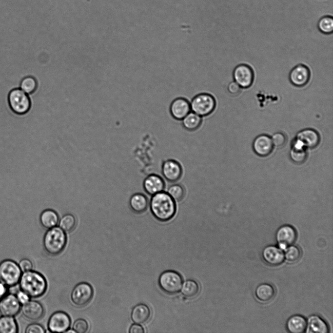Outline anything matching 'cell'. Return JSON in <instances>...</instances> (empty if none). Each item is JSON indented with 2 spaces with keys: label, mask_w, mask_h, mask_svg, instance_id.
<instances>
[{
  "label": "cell",
  "mask_w": 333,
  "mask_h": 333,
  "mask_svg": "<svg viewBox=\"0 0 333 333\" xmlns=\"http://www.w3.org/2000/svg\"><path fill=\"white\" fill-rule=\"evenodd\" d=\"M16 296L20 304H24L30 300L29 296L21 290H18L16 293Z\"/></svg>",
  "instance_id": "60d3db41"
},
{
  "label": "cell",
  "mask_w": 333,
  "mask_h": 333,
  "mask_svg": "<svg viewBox=\"0 0 333 333\" xmlns=\"http://www.w3.org/2000/svg\"><path fill=\"white\" fill-rule=\"evenodd\" d=\"M20 309V303L16 295L10 294L4 296L0 301V313L2 315L14 316Z\"/></svg>",
  "instance_id": "9a60e30c"
},
{
  "label": "cell",
  "mask_w": 333,
  "mask_h": 333,
  "mask_svg": "<svg viewBox=\"0 0 333 333\" xmlns=\"http://www.w3.org/2000/svg\"><path fill=\"white\" fill-rule=\"evenodd\" d=\"M59 221L58 214L52 209H46L39 215L40 223L45 229H49L56 226Z\"/></svg>",
  "instance_id": "d4e9b609"
},
{
  "label": "cell",
  "mask_w": 333,
  "mask_h": 333,
  "mask_svg": "<svg viewBox=\"0 0 333 333\" xmlns=\"http://www.w3.org/2000/svg\"><path fill=\"white\" fill-rule=\"evenodd\" d=\"M319 30L324 34H330L333 31V19L331 16L321 18L317 23Z\"/></svg>",
  "instance_id": "d6a6232c"
},
{
  "label": "cell",
  "mask_w": 333,
  "mask_h": 333,
  "mask_svg": "<svg viewBox=\"0 0 333 333\" xmlns=\"http://www.w3.org/2000/svg\"><path fill=\"white\" fill-rule=\"evenodd\" d=\"M274 145L271 138L266 135L258 136L254 139L253 148L255 153L260 157L269 155L273 150Z\"/></svg>",
  "instance_id": "e0dca14e"
},
{
  "label": "cell",
  "mask_w": 333,
  "mask_h": 333,
  "mask_svg": "<svg viewBox=\"0 0 333 333\" xmlns=\"http://www.w3.org/2000/svg\"><path fill=\"white\" fill-rule=\"evenodd\" d=\"M71 325V319L67 313L62 311L53 313L48 321V329L52 333H63L67 331Z\"/></svg>",
  "instance_id": "30bf717a"
},
{
  "label": "cell",
  "mask_w": 333,
  "mask_h": 333,
  "mask_svg": "<svg viewBox=\"0 0 333 333\" xmlns=\"http://www.w3.org/2000/svg\"><path fill=\"white\" fill-rule=\"evenodd\" d=\"M20 290L30 297H39L45 293L47 284L45 277L39 273L28 271L21 274L19 281Z\"/></svg>",
  "instance_id": "7a4b0ae2"
},
{
  "label": "cell",
  "mask_w": 333,
  "mask_h": 333,
  "mask_svg": "<svg viewBox=\"0 0 333 333\" xmlns=\"http://www.w3.org/2000/svg\"><path fill=\"white\" fill-rule=\"evenodd\" d=\"M149 205L153 215L162 222L170 220L176 213L175 201L167 192L162 191L152 196Z\"/></svg>",
  "instance_id": "6da1fadb"
},
{
  "label": "cell",
  "mask_w": 333,
  "mask_h": 333,
  "mask_svg": "<svg viewBox=\"0 0 333 333\" xmlns=\"http://www.w3.org/2000/svg\"><path fill=\"white\" fill-rule=\"evenodd\" d=\"M307 333H328L329 327L321 317L313 314L309 317L305 331Z\"/></svg>",
  "instance_id": "7402d4cb"
},
{
  "label": "cell",
  "mask_w": 333,
  "mask_h": 333,
  "mask_svg": "<svg viewBox=\"0 0 333 333\" xmlns=\"http://www.w3.org/2000/svg\"><path fill=\"white\" fill-rule=\"evenodd\" d=\"M129 332L130 333H144L145 331L141 326L136 323L131 326Z\"/></svg>",
  "instance_id": "b9f144b4"
},
{
  "label": "cell",
  "mask_w": 333,
  "mask_h": 333,
  "mask_svg": "<svg viewBox=\"0 0 333 333\" xmlns=\"http://www.w3.org/2000/svg\"><path fill=\"white\" fill-rule=\"evenodd\" d=\"M26 333H45L44 328L38 323H32L29 325L25 329Z\"/></svg>",
  "instance_id": "74e56055"
},
{
  "label": "cell",
  "mask_w": 333,
  "mask_h": 333,
  "mask_svg": "<svg viewBox=\"0 0 333 333\" xmlns=\"http://www.w3.org/2000/svg\"><path fill=\"white\" fill-rule=\"evenodd\" d=\"M182 286V294L186 297L192 298L196 296L199 291L198 284L193 280L189 279L185 281Z\"/></svg>",
  "instance_id": "f546056e"
},
{
  "label": "cell",
  "mask_w": 333,
  "mask_h": 333,
  "mask_svg": "<svg viewBox=\"0 0 333 333\" xmlns=\"http://www.w3.org/2000/svg\"><path fill=\"white\" fill-rule=\"evenodd\" d=\"M167 193L175 201H180L184 198L185 192L181 185L175 184L169 187Z\"/></svg>",
  "instance_id": "836d02e7"
},
{
  "label": "cell",
  "mask_w": 333,
  "mask_h": 333,
  "mask_svg": "<svg viewBox=\"0 0 333 333\" xmlns=\"http://www.w3.org/2000/svg\"><path fill=\"white\" fill-rule=\"evenodd\" d=\"M88 328L87 322L82 318L76 320L73 325V330L77 333H85L88 331Z\"/></svg>",
  "instance_id": "d590c367"
},
{
  "label": "cell",
  "mask_w": 333,
  "mask_h": 333,
  "mask_svg": "<svg viewBox=\"0 0 333 333\" xmlns=\"http://www.w3.org/2000/svg\"><path fill=\"white\" fill-rule=\"evenodd\" d=\"M182 120L183 127L190 131L197 129L202 122L201 117L194 112H190Z\"/></svg>",
  "instance_id": "83f0119b"
},
{
  "label": "cell",
  "mask_w": 333,
  "mask_h": 333,
  "mask_svg": "<svg viewBox=\"0 0 333 333\" xmlns=\"http://www.w3.org/2000/svg\"><path fill=\"white\" fill-rule=\"evenodd\" d=\"M275 294L274 288L268 283L259 285L255 289V295L260 301L267 302L271 300Z\"/></svg>",
  "instance_id": "484cf974"
},
{
  "label": "cell",
  "mask_w": 333,
  "mask_h": 333,
  "mask_svg": "<svg viewBox=\"0 0 333 333\" xmlns=\"http://www.w3.org/2000/svg\"><path fill=\"white\" fill-rule=\"evenodd\" d=\"M129 205L134 213L141 214L147 210L149 205V201L144 194L136 193L130 197Z\"/></svg>",
  "instance_id": "cb8c5ba5"
},
{
  "label": "cell",
  "mask_w": 333,
  "mask_h": 333,
  "mask_svg": "<svg viewBox=\"0 0 333 333\" xmlns=\"http://www.w3.org/2000/svg\"><path fill=\"white\" fill-rule=\"evenodd\" d=\"M17 323L13 316L3 315L0 317V333L18 332Z\"/></svg>",
  "instance_id": "f1b7e54d"
},
{
  "label": "cell",
  "mask_w": 333,
  "mask_h": 333,
  "mask_svg": "<svg viewBox=\"0 0 333 333\" xmlns=\"http://www.w3.org/2000/svg\"><path fill=\"white\" fill-rule=\"evenodd\" d=\"M143 188L148 194L153 196L163 191L165 188V182L159 176L151 174L144 179Z\"/></svg>",
  "instance_id": "d6986e66"
},
{
  "label": "cell",
  "mask_w": 333,
  "mask_h": 333,
  "mask_svg": "<svg viewBox=\"0 0 333 333\" xmlns=\"http://www.w3.org/2000/svg\"><path fill=\"white\" fill-rule=\"evenodd\" d=\"M21 271L16 262L6 259L0 263V281L6 286L12 287L19 282Z\"/></svg>",
  "instance_id": "5b68a950"
},
{
  "label": "cell",
  "mask_w": 333,
  "mask_h": 333,
  "mask_svg": "<svg viewBox=\"0 0 333 333\" xmlns=\"http://www.w3.org/2000/svg\"><path fill=\"white\" fill-rule=\"evenodd\" d=\"M151 314L149 307L146 304L140 303L135 306L131 312V318L135 323L142 324L147 322Z\"/></svg>",
  "instance_id": "44dd1931"
},
{
  "label": "cell",
  "mask_w": 333,
  "mask_h": 333,
  "mask_svg": "<svg viewBox=\"0 0 333 333\" xmlns=\"http://www.w3.org/2000/svg\"><path fill=\"white\" fill-rule=\"evenodd\" d=\"M59 227L65 232H70L75 227L76 219L72 214H67L64 215L59 221Z\"/></svg>",
  "instance_id": "1f68e13d"
},
{
  "label": "cell",
  "mask_w": 333,
  "mask_h": 333,
  "mask_svg": "<svg viewBox=\"0 0 333 333\" xmlns=\"http://www.w3.org/2000/svg\"><path fill=\"white\" fill-rule=\"evenodd\" d=\"M215 106L214 97L208 93H201L196 95L190 103L191 110L200 117H205L211 114Z\"/></svg>",
  "instance_id": "52a82bcc"
},
{
  "label": "cell",
  "mask_w": 333,
  "mask_h": 333,
  "mask_svg": "<svg viewBox=\"0 0 333 333\" xmlns=\"http://www.w3.org/2000/svg\"><path fill=\"white\" fill-rule=\"evenodd\" d=\"M8 101L11 109L18 115H23L31 108V102L28 95L20 88L14 89L9 92Z\"/></svg>",
  "instance_id": "277c9868"
},
{
  "label": "cell",
  "mask_w": 333,
  "mask_h": 333,
  "mask_svg": "<svg viewBox=\"0 0 333 333\" xmlns=\"http://www.w3.org/2000/svg\"><path fill=\"white\" fill-rule=\"evenodd\" d=\"M19 266L21 271L23 272L31 270L33 268L32 262L27 258L22 259L20 261Z\"/></svg>",
  "instance_id": "ab89813d"
},
{
  "label": "cell",
  "mask_w": 333,
  "mask_h": 333,
  "mask_svg": "<svg viewBox=\"0 0 333 333\" xmlns=\"http://www.w3.org/2000/svg\"><path fill=\"white\" fill-rule=\"evenodd\" d=\"M320 136L315 130L306 128L298 132L295 140L305 148H314L320 142Z\"/></svg>",
  "instance_id": "4fadbf2b"
},
{
  "label": "cell",
  "mask_w": 333,
  "mask_h": 333,
  "mask_svg": "<svg viewBox=\"0 0 333 333\" xmlns=\"http://www.w3.org/2000/svg\"><path fill=\"white\" fill-rule=\"evenodd\" d=\"M287 330L292 333H302L305 332L307 327L306 319L300 315H294L287 320Z\"/></svg>",
  "instance_id": "603a6c76"
},
{
  "label": "cell",
  "mask_w": 333,
  "mask_h": 333,
  "mask_svg": "<svg viewBox=\"0 0 333 333\" xmlns=\"http://www.w3.org/2000/svg\"><path fill=\"white\" fill-rule=\"evenodd\" d=\"M183 284L180 274L173 270H168L161 274L158 278V285L165 293L170 294L180 292Z\"/></svg>",
  "instance_id": "8992f818"
},
{
  "label": "cell",
  "mask_w": 333,
  "mask_h": 333,
  "mask_svg": "<svg viewBox=\"0 0 333 333\" xmlns=\"http://www.w3.org/2000/svg\"><path fill=\"white\" fill-rule=\"evenodd\" d=\"M262 256L267 264L273 266L281 264L285 259L284 253L282 250L272 245L264 248Z\"/></svg>",
  "instance_id": "2e32d148"
},
{
  "label": "cell",
  "mask_w": 333,
  "mask_h": 333,
  "mask_svg": "<svg viewBox=\"0 0 333 333\" xmlns=\"http://www.w3.org/2000/svg\"><path fill=\"white\" fill-rule=\"evenodd\" d=\"M311 71L308 66L298 64L294 67L289 74V80L294 86L302 87L306 85L310 80Z\"/></svg>",
  "instance_id": "8fae6325"
},
{
  "label": "cell",
  "mask_w": 333,
  "mask_h": 333,
  "mask_svg": "<svg viewBox=\"0 0 333 333\" xmlns=\"http://www.w3.org/2000/svg\"><path fill=\"white\" fill-rule=\"evenodd\" d=\"M38 87L37 80L33 77L27 76L24 78L20 81V88L27 94L34 93Z\"/></svg>",
  "instance_id": "4dcf8cb0"
},
{
  "label": "cell",
  "mask_w": 333,
  "mask_h": 333,
  "mask_svg": "<svg viewBox=\"0 0 333 333\" xmlns=\"http://www.w3.org/2000/svg\"><path fill=\"white\" fill-rule=\"evenodd\" d=\"M271 139L273 145L277 147H282L286 141L285 136L280 132L276 133L273 135Z\"/></svg>",
  "instance_id": "8d00e7d4"
},
{
  "label": "cell",
  "mask_w": 333,
  "mask_h": 333,
  "mask_svg": "<svg viewBox=\"0 0 333 333\" xmlns=\"http://www.w3.org/2000/svg\"><path fill=\"white\" fill-rule=\"evenodd\" d=\"M241 89L240 86L235 81L229 83L227 87L229 93L233 96L238 95L241 92Z\"/></svg>",
  "instance_id": "f35d334b"
},
{
  "label": "cell",
  "mask_w": 333,
  "mask_h": 333,
  "mask_svg": "<svg viewBox=\"0 0 333 333\" xmlns=\"http://www.w3.org/2000/svg\"><path fill=\"white\" fill-rule=\"evenodd\" d=\"M285 250L284 256L288 262L294 263L298 261L300 258L301 252L298 247L292 245Z\"/></svg>",
  "instance_id": "e575fe53"
},
{
  "label": "cell",
  "mask_w": 333,
  "mask_h": 333,
  "mask_svg": "<svg viewBox=\"0 0 333 333\" xmlns=\"http://www.w3.org/2000/svg\"><path fill=\"white\" fill-rule=\"evenodd\" d=\"M93 295V289L91 285L86 282H81L74 287L70 298L74 305L81 307L91 301Z\"/></svg>",
  "instance_id": "ba28073f"
},
{
  "label": "cell",
  "mask_w": 333,
  "mask_h": 333,
  "mask_svg": "<svg viewBox=\"0 0 333 333\" xmlns=\"http://www.w3.org/2000/svg\"><path fill=\"white\" fill-rule=\"evenodd\" d=\"M6 293V286L0 281V300L5 296Z\"/></svg>",
  "instance_id": "7bdbcfd3"
},
{
  "label": "cell",
  "mask_w": 333,
  "mask_h": 333,
  "mask_svg": "<svg viewBox=\"0 0 333 333\" xmlns=\"http://www.w3.org/2000/svg\"><path fill=\"white\" fill-rule=\"evenodd\" d=\"M307 156L305 148L295 140L290 152L291 160L296 164H301L306 160Z\"/></svg>",
  "instance_id": "4316f807"
},
{
  "label": "cell",
  "mask_w": 333,
  "mask_h": 333,
  "mask_svg": "<svg viewBox=\"0 0 333 333\" xmlns=\"http://www.w3.org/2000/svg\"><path fill=\"white\" fill-rule=\"evenodd\" d=\"M21 311L26 318L33 321L39 320L44 314L43 306L36 301H29L23 304Z\"/></svg>",
  "instance_id": "ffe728a7"
},
{
  "label": "cell",
  "mask_w": 333,
  "mask_h": 333,
  "mask_svg": "<svg viewBox=\"0 0 333 333\" xmlns=\"http://www.w3.org/2000/svg\"><path fill=\"white\" fill-rule=\"evenodd\" d=\"M67 242L65 232L59 227L55 226L48 229L43 239L44 250L49 255H56L64 249Z\"/></svg>",
  "instance_id": "3957f363"
},
{
  "label": "cell",
  "mask_w": 333,
  "mask_h": 333,
  "mask_svg": "<svg viewBox=\"0 0 333 333\" xmlns=\"http://www.w3.org/2000/svg\"><path fill=\"white\" fill-rule=\"evenodd\" d=\"M162 174L168 181L174 182L181 177L182 169L180 164L173 159L165 161L162 165Z\"/></svg>",
  "instance_id": "5bb4252c"
},
{
  "label": "cell",
  "mask_w": 333,
  "mask_h": 333,
  "mask_svg": "<svg viewBox=\"0 0 333 333\" xmlns=\"http://www.w3.org/2000/svg\"><path fill=\"white\" fill-rule=\"evenodd\" d=\"M233 76L234 81L241 88L247 89L253 83L255 75L252 67L246 64H239L234 69Z\"/></svg>",
  "instance_id": "9c48e42d"
},
{
  "label": "cell",
  "mask_w": 333,
  "mask_h": 333,
  "mask_svg": "<svg viewBox=\"0 0 333 333\" xmlns=\"http://www.w3.org/2000/svg\"><path fill=\"white\" fill-rule=\"evenodd\" d=\"M275 238L279 248L281 249H286L295 242L297 233L292 226L284 225L277 230Z\"/></svg>",
  "instance_id": "7c38bea8"
},
{
  "label": "cell",
  "mask_w": 333,
  "mask_h": 333,
  "mask_svg": "<svg viewBox=\"0 0 333 333\" xmlns=\"http://www.w3.org/2000/svg\"><path fill=\"white\" fill-rule=\"evenodd\" d=\"M190 103L185 98H178L172 102L170 111L172 117L178 120H182L191 111Z\"/></svg>",
  "instance_id": "ac0fdd59"
}]
</instances>
